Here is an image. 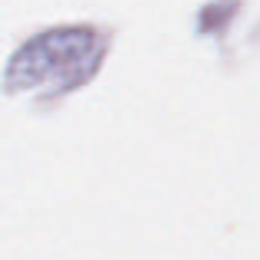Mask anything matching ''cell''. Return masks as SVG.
<instances>
[{
	"mask_svg": "<svg viewBox=\"0 0 260 260\" xmlns=\"http://www.w3.org/2000/svg\"><path fill=\"white\" fill-rule=\"evenodd\" d=\"M102 63V40L89 26L40 33L13 53L7 66V92H66L86 83Z\"/></svg>",
	"mask_w": 260,
	"mask_h": 260,
	"instance_id": "obj_1",
	"label": "cell"
}]
</instances>
